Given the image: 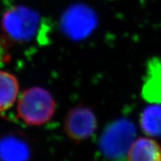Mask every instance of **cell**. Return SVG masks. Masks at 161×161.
Instances as JSON below:
<instances>
[{
  "label": "cell",
  "instance_id": "obj_7",
  "mask_svg": "<svg viewBox=\"0 0 161 161\" xmlns=\"http://www.w3.org/2000/svg\"><path fill=\"white\" fill-rule=\"evenodd\" d=\"M142 95L153 104H161V60H150L142 86Z\"/></svg>",
  "mask_w": 161,
  "mask_h": 161
},
{
  "label": "cell",
  "instance_id": "obj_6",
  "mask_svg": "<svg viewBox=\"0 0 161 161\" xmlns=\"http://www.w3.org/2000/svg\"><path fill=\"white\" fill-rule=\"evenodd\" d=\"M127 161H161V145L152 136H142L132 142Z\"/></svg>",
  "mask_w": 161,
  "mask_h": 161
},
{
  "label": "cell",
  "instance_id": "obj_2",
  "mask_svg": "<svg viewBox=\"0 0 161 161\" xmlns=\"http://www.w3.org/2000/svg\"><path fill=\"white\" fill-rule=\"evenodd\" d=\"M39 14L26 6L16 5L8 10L3 18L5 39L14 43L32 40L40 30Z\"/></svg>",
  "mask_w": 161,
  "mask_h": 161
},
{
  "label": "cell",
  "instance_id": "obj_5",
  "mask_svg": "<svg viewBox=\"0 0 161 161\" xmlns=\"http://www.w3.org/2000/svg\"><path fill=\"white\" fill-rule=\"evenodd\" d=\"M64 128L70 140L80 143L94 134L97 128V119L93 111L87 107H75L66 114Z\"/></svg>",
  "mask_w": 161,
  "mask_h": 161
},
{
  "label": "cell",
  "instance_id": "obj_4",
  "mask_svg": "<svg viewBox=\"0 0 161 161\" xmlns=\"http://www.w3.org/2000/svg\"><path fill=\"white\" fill-rule=\"evenodd\" d=\"M95 11L84 4H75L64 11L60 18V29L66 37L80 40L89 36L97 25Z\"/></svg>",
  "mask_w": 161,
  "mask_h": 161
},
{
  "label": "cell",
  "instance_id": "obj_8",
  "mask_svg": "<svg viewBox=\"0 0 161 161\" xmlns=\"http://www.w3.org/2000/svg\"><path fill=\"white\" fill-rule=\"evenodd\" d=\"M0 88V109L4 113L11 108L17 98L19 87L17 77L11 72L2 70Z\"/></svg>",
  "mask_w": 161,
  "mask_h": 161
},
{
  "label": "cell",
  "instance_id": "obj_10",
  "mask_svg": "<svg viewBox=\"0 0 161 161\" xmlns=\"http://www.w3.org/2000/svg\"><path fill=\"white\" fill-rule=\"evenodd\" d=\"M140 126L148 136H161V104L147 107L141 114Z\"/></svg>",
  "mask_w": 161,
  "mask_h": 161
},
{
  "label": "cell",
  "instance_id": "obj_1",
  "mask_svg": "<svg viewBox=\"0 0 161 161\" xmlns=\"http://www.w3.org/2000/svg\"><path fill=\"white\" fill-rule=\"evenodd\" d=\"M56 102L52 94L40 86H32L18 98L17 114L19 119L31 126L46 124L54 116Z\"/></svg>",
  "mask_w": 161,
  "mask_h": 161
},
{
  "label": "cell",
  "instance_id": "obj_3",
  "mask_svg": "<svg viewBox=\"0 0 161 161\" xmlns=\"http://www.w3.org/2000/svg\"><path fill=\"white\" fill-rule=\"evenodd\" d=\"M135 135L129 121L118 120L107 128L101 136L100 150L106 158L117 160L127 156Z\"/></svg>",
  "mask_w": 161,
  "mask_h": 161
},
{
  "label": "cell",
  "instance_id": "obj_9",
  "mask_svg": "<svg viewBox=\"0 0 161 161\" xmlns=\"http://www.w3.org/2000/svg\"><path fill=\"white\" fill-rule=\"evenodd\" d=\"M2 160L26 161L29 158V147L16 136H7L2 141Z\"/></svg>",
  "mask_w": 161,
  "mask_h": 161
}]
</instances>
